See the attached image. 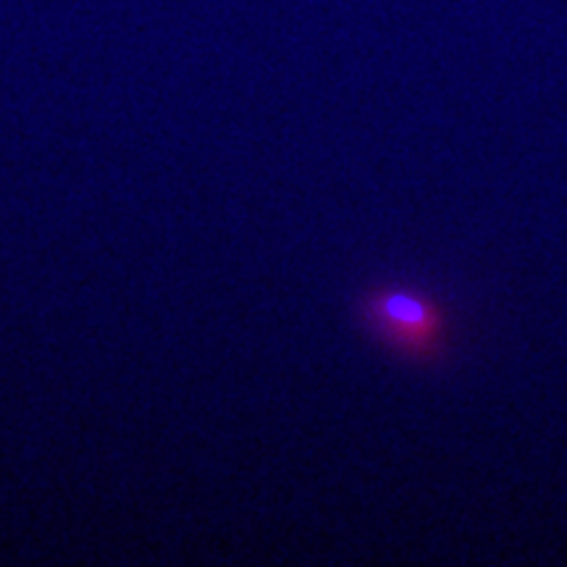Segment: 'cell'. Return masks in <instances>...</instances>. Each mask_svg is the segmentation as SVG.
Returning <instances> with one entry per match:
<instances>
[{"instance_id": "obj_1", "label": "cell", "mask_w": 567, "mask_h": 567, "mask_svg": "<svg viewBox=\"0 0 567 567\" xmlns=\"http://www.w3.org/2000/svg\"><path fill=\"white\" fill-rule=\"evenodd\" d=\"M365 334L410 363H439L450 350V313L436 295L410 284H375L354 300Z\"/></svg>"}]
</instances>
